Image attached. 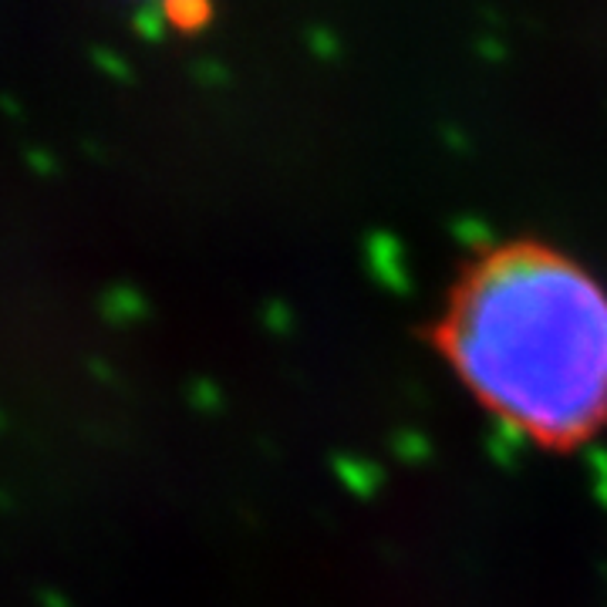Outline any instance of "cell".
<instances>
[{"instance_id": "1", "label": "cell", "mask_w": 607, "mask_h": 607, "mask_svg": "<svg viewBox=\"0 0 607 607\" xmlns=\"http://www.w3.org/2000/svg\"><path fill=\"white\" fill-rule=\"evenodd\" d=\"M439 348L514 432L570 449L607 426V290L547 243H506L449 297Z\"/></svg>"}]
</instances>
